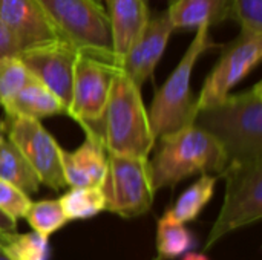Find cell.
Returning a JSON list of instances; mask_svg holds the SVG:
<instances>
[{"label":"cell","instance_id":"31","mask_svg":"<svg viewBox=\"0 0 262 260\" xmlns=\"http://www.w3.org/2000/svg\"><path fill=\"white\" fill-rule=\"evenodd\" d=\"M0 260H12L8 256V253L5 251V248L2 245H0Z\"/></svg>","mask_w":262,"mask_h":260},{"label":"cell","instance_id":"15","mask_svg":"<svg viewBox=\"0 0 262 260\" xmlns=\"http://www.w3.org/2000/svg\"><path fill=\"white\" fill-rule=\"evenodd\" d=\"M106 6L115 66L120 67L121 60L144 29L150 15L146 0H106Z\"/></svg>","mask_w":262,"mask_h":260},{"label":"cell","instance_id":"21","mask_svg":"<svg viewBox=\"0 0 262 260\" xmlns=\"http://www.w3.org/2000/svg\"><path fill=\"white\" fill-rule=\"evenodd\" d=\"M58 201L68 221L91 219L106 210L101 187H71Z\"/></svg>","mask_w":262,"mask_h":260},{"label":"cell","instance_id":"24","mask_svg":"<svg viewBox=\"0 0 262 260\" xmlns=\"http://www.w3.org/2000/svg\"><path fill=\"white\" fill-rule=\"evenodd\" d=\"M31 78L32 74L17 54L0 57V106L3 107Z\"/></svg>","mask_w":262,"mask_h":260},{"label":"cell","instance_id":"11","mask_svg":"<svg viewBox=\"0 0 262 260\" xmlns=\"http://www.w3.org/2000/svg\"><path fill=\"white\" fill-rule=\"evenodd\" d=\"M78 51L63 38H54L17 54L26 69L41 81L64 106L66 115L72 103L74 67Z\"/></svg>","mask_w":262,"mask_h":260},{"label":"cell","instance_id":"7","mask_svg":"<svg viewBox=\"0 0 262 260\" xmlns=\"http://www.w3.org/2000/svg\"><path fill=\"white\" fill-rule=\"evenodd\" d=\"M106 211L123 219L146 215L154 204L155 188L149 158H135L107 152V172L101 184Z\"/></svg>","mask_w":262,"mask_h":260},{"label":"cell","instance_id":"20","mask_svg":"<svg viewBox=\"0 0 262 260\" xmlns=\"http://www.w3.org/2000/svg\"><path fill=\"white\" fill-rule=\"evenodd\" d=\"M218 176L212 173H203L201 178L193 182L175 202V205L170 208L172 215L183 224L195 221L200 213L204 210V207L209 204L215 193Z\"/></svg>","mask_w":262,"mask_h":260},{"label":"cell","instance_id":"17","mask_svg":"<svg viewBox=\"0 0 262 260\" xmlns=\"http://www.w3.org/2000/svg\"><path fill=\"white\" fill-rule=\"evenodd\" d=\"M3 109L6 115H18L35 120L66 113L63 103L34 75L3 106Z\"/></svg>","mask_w":262,"mask_h":260},{"label":"cell","instance_id":"4","mask_svg":"<svg viewBox=\"0 0 262 260\" xmlns=\"http://www.w3.org/2000/svg\"><path fill=\"white\" fill-rule=\"evenodd\" d=\"M209 31L210 28L206 25L196 29V34L187 46L183 58L154 97L147 116L155 139L178 132L195 121L198 109L196 98L190 87V80L196 60L209 48L215 46L210 40Z\"/></svg>","mask_w":262,"mask_h":260},{"label":"cell","instance_id":"30","mask_svg":"<svg viewBox=\"0 0 262 260\" xmlns=\"http://www.w3.org/2000/svg\"><path fill=\"white\" fill-rule=\"evenodd\" d=\"M6 136V123L3 120H0V139Z\"/></svg>","mask_w":262,"mask_h":260},{"label":"cell","instance_id":"13","mask_svg":"<svg viewBox=\"0 0 262 260\" xmlns=\"http://www.w3.org/2000/svg\"><path fill=\"white\" fill-rule=\"evenodd\" d=\"M0 20L12 37L18 52L60 38L35 0H0Z\"/></svg>","mask_w":262,"mask_h":260},{"label":"cell","instance_id":"10","mask_svg":"<svg viewBox=\"0 0 262 260\" xmlns=\"http://www.w3.org/2000/svg\"><path fill=\"white\" fill-rule=\"evenodd\" d=\"M117 70L118 66L115 64L78 52L74 67L72 103L68 115L83 129L100 121Z\"/></svg>","mask_w":262,"mask_h":260},{"label":"cell","instance_id":"9","mask_svg":"<svg viewBox=\"0 0 262 260\" xmlns=\"http://www.w3.org/2000/svg\"><path fill=\"white\" fill-rule=\"evenodd\" d=\"M261 58L262 34L239 31L238 37L224 46L218 63L206 78L196 98V109L201 110L224 100Z\"/></svg>","mask_w":262,"mask_h":260},{"label":"cell","instance_id":"2","mask_svg":"<svg viewBox=\"0 0 262 260\" xmlns=\"http://www.w3.org/2000/svg\"><path fill=\"white\" fill-rule=\"evenodd\" d=\"M193 124L221 144L227 162L262 159V83L198 110Z\"/></svg>","mask_w":262,"mask_h":260},{"label":"cell","instance_id":"22","mask_svg":"<svg viewBox=\"0 0 262 260\" xmlns=\"http://www.w3.org/2000/svg\"><path fill=\"white\" fill-rule=\"evenodd\" d=\"M0 245L12 260H48L49 239L32 231L20 234L17 231L0 234Z\"/></svg>","mask_w":262,"mask_h":260},{"label":"cell","instance_id":"27","mask_svg":"<svg viewBox=\"0 0 262 260\" xmlns=\"http://www.w3.org/2000/svg\"><path fill=\"white\" fill-rule=\"evenodd\" d=\"M18 52L12 37L9 35V32L6 31L5 25L0 20V57L5 55H15Z\"/></svg>","mask_w":262,"mask_h":260},{"label":"cell","instance_id":"18","mask_svg":"<svg viewBox=\"0 0 262 260\" xmlns=\"http://www.w3.org/2000/svg\"><path fill=\"white\" fill-rule=\"evenodd\" d=\"M0 178L14 184L26 195L37 193L41 185L26 158L6 136L0 139Z\"/></svg>","mask_w":262,"mask_h":260},{"label":"cell","instance_id":"3","mask_svg":"<svg viewBox=\"0 0 262 260\" xmlns=\"http://www.w3.org/2000/svg\"><path fill=\"white\" fill-rule=\"evenodd\" d=\"M158 139V149L149 159L155 192L173 187L196 173H216L220 176L227 166V156L221 144L195 124Z\"/></svg>","mask_w":262,"mask_h":260},{"label":"cell","instance_id":"19","mask_svg":"<svg viewBox=\"0 0 262 260\" xmlns=\"http://www.w3.org/2000/svg\"><path fill=\"white\" fill-rule=\"evenodd\" d=\"M193 247V236L180 222L170 210H167L157 224V251L163 260L177 259Z\"/></svg>","mask_w":262,"mask_h":260},{"label":"cell","instance_id":"32","mask_svg":"<svg viewBox=\"0 0 262 260\" xmlns=\"http://www.w3.org/2000/svg\"><path fill=\"white\" fill-rule=\"evenodd\" d=\"M154 260H163V259H160V257H158V256H157V257H155V259Z\"/></svg>","mask_w":262,"mask_h":260},{"label":"cell","instance_id":"25","mask_svg":"<svg viewBox=\"0 0 262 260\" xmlns=\"http://www.w3.org/2000/svg\"><path fill=\"white\" fill-rule=\"evenodd\" d=\"M31 202L32 201L29 199V195L0 178V210H3L12 219L18 221L26 216Z\"/></svg>","mask_w":262,"mask_h":260},{"label":"cell","instance_id":"12","mask_svg":"<svg viewBox=\"0 0 262 260\" xmlns=\"http://www.w3.org/2000/svg\"><path fill=\"white\" fill-rule=\"evenodd\" d=\"M173 31L175 26L167 11L155 17H149L144 29L120 64V69H123L137 86L141 87L154 75Z\"/></svg>","mask_w":262,"mask_h":260},{"label":"cell","instance_id":"16","mask_svg":"<svg viewBox=\"0 0 262 260\" xmlns=\"http://www.w3.org/2000/svg\"><path fill=\"white\" fill-rule=\"evenodd\" d=\"M235 0H169L167 14L177 28L198 29L233 18Z\"/></svg>","mask_w":262,"mask_h":260},{"label":"cell","instance_id":"29","mask_svg":"<svg viewBox=\"0 0 262 260\" xmlns=\"http://www.w3.org/2000/svg\"><path fill=\"white\" fill-rule=\"evenodd\" d=\"M181 260H209L206 257V254H203V253H186V254H183V259Z\"/></svg>","mask_w":262,"mask_h":260},{"label":"cell","instance_id":"23","mask_svg":"<svg viewBox=\"0 0 262 260\" xmlns=\"http://www.w3.org/2000/svg\"><path fill=\"white\" fill-rule=\"evenodd\" d=\"M25 219L35 233L48 239L69 222L63 213L58 199H43L31 202Z\"/></svg>","mask_w":262,"mask_h":260},{"label":"cell","instance_id":"5","mask_svg":"<svg viewBox=\"0 0 262 260\" xmlns=\"http://www.w3.org/2000/svg\"><path fill=\"white\" fill-rule=\"evenodd\" d=\"M60 38L80 54L115 64L111 25L100 0H35Z\"/></svg>","mask_w":262,"mask_h":260},{"label":"cell","instance_id":"28","mask_svg":"<svg viewBox=\"0 0 262 260\" xmlns=\"http://www.w3.org/2000/svg\"><path fill=\"white\" fill-rule=\"evenodd\" d=\"M12 231H17V221L6 215L3 210H0V234Z\"/></svg>","mask_w":262,"mask_h":260},{"label":"cell","instance_id":"6","mask_svg":"<svg viewBox=\"0 0 262 260\" xmlns=\"http://www.w3.org/2000/svg\"><path fill=\"white\" fill-rule=\"evenodd\" d=\"M220 176L226 179L224 202L207 236L204 251L232 231L262 218V159L227 162Z\"/></svg>","mask_w":262,"mask_h":260},{"label":"cell","instance_id":"26","mask_svg":"<svg viewBox=\"0 0 262 260\" xmlns=\"http://www.w3.org/2000/svg\"><path fill=\"white\" fill-rule=\"evenodd\" d=\"M233 20L241 26V31L262 34V0H235Z\"/></svg>","mask_w":262,"mask_h":260},{"label":"cell","instance_id":"8","mask_svg":"<svg viewBox=\"0 0 262 260\" xmlns=\"http://www.w3.org/2000/svg\"><path fill=\"white\" fill-rule=\"evenodd\" d=\"M6 138L26 158L29 166L37 173L41 184L49 188L61 190L66 187L61 153L55 138L43 127L40 120L6 115Z\"/></svg>","mask_w":262,"mask_h":260},{"label":"cell","instance_id":"1","mask_svg":"<svg viewBox=\"0 0 262 260\" xmlns=\"http://www.w3.org/2000/svg\"><path fill=\"white\" fill-rule=\"evenodd\" d=\"M83 130L95 133L109 153L135 158H149L157 141L149 124L141 87L120 67L114 75L100 121Z\"/></svg>","mask_w":262,"mask_h":260},{"label":"cell","instance_id":"14","mask_svg":"<svg viewBox=\"0 0 262 260\" xmlns=\"http://www.w3.org/2000/svg\"><path fill=\"white\" fill-rule=\"evenodd\" d=\"M61 166L66 185L101 187L107 172V150L95 133L86 130V138L78 149L63 150Z\"/></svg>","mask_w":262,"mask_h":260}]
</instances>
